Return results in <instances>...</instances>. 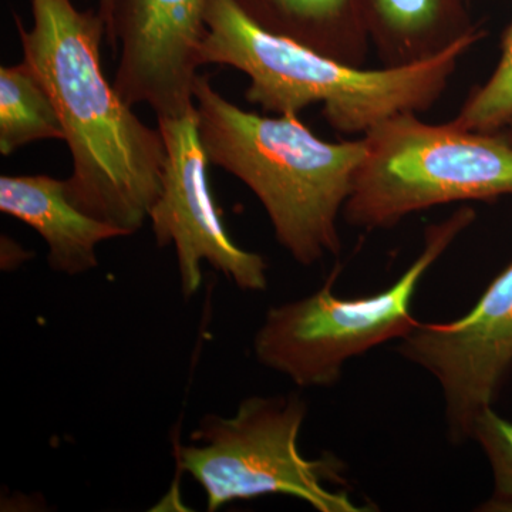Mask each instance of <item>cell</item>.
<instances>
[{"label": "cell", "mask_w": 512, "mask_h": 512, "mask_svg": "<svg viewBox=\"0 0 512 512\" xmlns=\"http://www.w3.org/2000/svg\"><path fill=\"white\" fill-rule=\"evenodd\" d=\"M201 66L220 64L247 74L248 103L276 116L322 106L343 136H365L383 121L424 113L443 97L461 57L485 36L461 40L424 62L366 70L259 28L232 0H214L207 16Z\"/></svg>", "instance_id": "2"}, {"label": "cell", "mask_w": 512, "mask_h": 512, "mask_svg": "<svg viewBox=\"0 0 512 512\" xmlns=\"http://www.w3.org/2000/svg\"><path fill=\"white\" fill-rule=\"evenodd\" d=\"M397 350L440 384L448 439L466 443L512 367V262L470 312L447 323L420 322Z\"/></svg>", "instance_id": "8"}, {"label": "cell", "mask_w": 512, "mask_h": 512, "mask_svg": "<svg viewBox=\"0 0 512 512\" xmlns=\"http://www.w3.org/2000/svg\"><path fill=\"white\" fill-rule=\"evenodd\" d=\"M214 0H113L110 47H120L114 89L130 107L147 104L157 120L195 109L207 16Z\"/></svg>", "instance_id": "9"}, {"label": "cell", "mask_w": 512, "mask_h": 512, "mask_svg": "<svg viewBox=\"0 0 512 512\" xmlns=\"http://www.w3.org/2000/svg\"><path fill=\"white\" fill-rule=\"evenodd\" d=\"M64 141L55 103L28 62L0 67V154L37 141Z\"/></svg>", "instance_id": "13"}, {"label": "cell", "mask_w": 512, "mask_h": 512, "mask_svg": "<svg viewBox=\"0 0 512 512\" xmlns=\"http://www.w3.org/2000/svg\"><path fill=\"white\" fill-rule=\"evenodd\" d=\"M343 218L376 231L439 205L495 201L512 195V144L501 133L424 123L417 113L383 121L362 136Z\"/></svg>", "instance_id": "4"}, {"label": "cell", "mask_w": 512, "mask_h": 512, "mask_svg": "<svg viewBox=\"0 0 512 512\" xmlns=\"http://www.w3.org/2000/svg\"><path fill=\"white\" fill-rule=\"evenodd\" d=\"M164 138L163 185L151 208L158 247L174 245L185 298L200 291L202 262L227 276L241 291L264 292L268 264L264 256L232 241L215 204L208 161L198 133L195 109L180 119H161Z\"/></svg>", "instance_id": "7"}, {"label": "cell", "mask_w": 512, "mask_h": 512, "mask_svg": "<svg viewBox=\"0 0 512 512\" xmlns=\"http://www.w3.org/2000/svg\"><path fill=\"white\" fill-rule=\"evenodd\" d=\"M370 43L384 66L429 60L473 36H487L466 0H365Z\"/></svg>", "instance_id": "11"}, {"label": "cell", "mask_w": 512, "mask_h": 512, "mask_svg": "<svg viewBox=\"0 0 512 512\" xmlns=\"http://www.w3.org/2000/svg\"><path fill=\"white\" fill-rule=\"evenodd\" d=\"M471 439L478 441L493 468V495L481 510L512 511V421L487 407L477 417Z\"/></svg>", "instance_id": "15"}, {"label": "cell", "mask_w": 512, "mask_h": 512, "mask_svg": "<svg viewBox=\"0 0 512 512\" xmlns=\"http://www.w3.org/2000/svg\"><path fill=\"white\" fill-rule=\"evenodd\" d=\"M308 406L298 394L252 396L242 400L234 416L208 414L192 431V444L175 446L180 471L204 490L207 510L232 501L286 495L319 512H363L346 490V466L335 454L302 456L299 433Z\"/></svg>", "instance_id": "6"}, {"label": "cell", "mask_w": 512, "mask_h": 512, "mask_svg": "<svg viewBox=\"0 0 512 512\" xmlns=\"http://www.w3.org/2000/svg\"><path fill=\"white\" fill-rule=\"evenodd\" d=\"M500 133L503 134V136L512 144V121L504 128L503 131H500Z\"/></svg>", "instance_id": "17"}, {"label": "cell", "mask_w": 512, "mask_h": 512, "mask_svg": "<svg viewBox=\"0 0 512 512\" xmlns=\"http://www.w3.org/2000/svg\"><path fill=\"white\" fill-rule=\"evenodd\" d=\"M33 26L18 15L23 60L46 87L72 154L66 190L96 220L136 234L161 194L165 146L160 128L138 119L103 73L106 22L72 0H30Z\"/></svg>", "instance_id": "1"}, {"label": "cell", "mask_w": 512, "mask_h": 512, "mask_svg": "<svg viewBox=\"0 0 512 512\" xmlns=\"http://www.w3.org/2000/svg\"><path fill=\"white\" fill-rule=\"evenodd\" d=\"M512 121V18L501 42V57L487 82L476 87L451 126L477 133H500Z\"/></svg>", "instance_id": "14"}, {"label": "cell", "mask_w": 512, "mask_h": 512, "mask_svg": "<svg viewBox=\"0 0 512 512\" xmlns=\"http://www.w3.org/2000/svg\"><path fill=\"white\" fill-rule=\"evenodd\" d=\"M0 211L25 222L45 239L50 269L70 276L99 266L97 247L109 239L126 237L113 227L77 208L66 180L45 174L2 175Z\"/></svg>", "instance_id": "10"}, {"label": "cell", "mask_w": 512, "mask_h": 512, "mask_svg": "<svg viewBox=\"0 0 512 512\" xmlns=\"http://www.w3.org/2000/svg\"><path fill=\"white\" fill-rule=\"evenodd\" d=\"M266 32L363 67L370 43L365 0H232Z\"/></svg>", "instance_id": "12"}, {"label": "cell", "mask_w": 512, "mask_h": 512, "mask_svg": "<svg viewBox=\"0 0 512 512\" xmlns=\"http://www.w3.org/2000/svg\"><path fill=\"white\" fill-rule=\"evenodd\" d=\"M99 13L106 22V39L110 43L111 33H113V0H99Z\"/></svg>", "instance_id": "16"}, {"label": "cell", "mask_w": 512, "mask_h": 512, "mask_svg": "<svg viewBox=\"0 0 512 512\" xmlns=\"http://www.w3.org/2000/svg\"><path fill=\"white\" fill-rule=\"evenodd\" d=\"M476 217L473 208L463 207L427 227L419 256L393 285L375 295L336 296V265L318 291L266 312L254 339L256 360L303 389L339 383L350 359L402 340L419 325L412 305L420 282Z\"/></svg>", "instance_id": "5"}, {"label": "cell", "mask_w": 512, "mask_h": 512, "mask_svg": "<svg viewBox=\"0 0 512 512\" xmlns=\"http://www.w3.org/2000/svg\"><path fill=\"white\" fill-rule=\"evenodd\" d=\"M466 2L468 3V5H470V0H466Z\"/></svg>", "instance_id": "18"}, {"label": "cell", "mask_w": 512, "mask_h": 512, "mask_svg": "<svg viewBox=\"0 0 512 512\" xmlns=\"http://www.w3.org/2000/svg\"><path fill=\"white\" fill-rule=\"evenodd\" d=\"M194 101L205 156L254 192L279 245L305 266L338 256L339 215L365 157L363 138L329 143L298 116L242 110L208 74L198 76Z\"/></svg>", "instance_id": "3"}]
</instances>
